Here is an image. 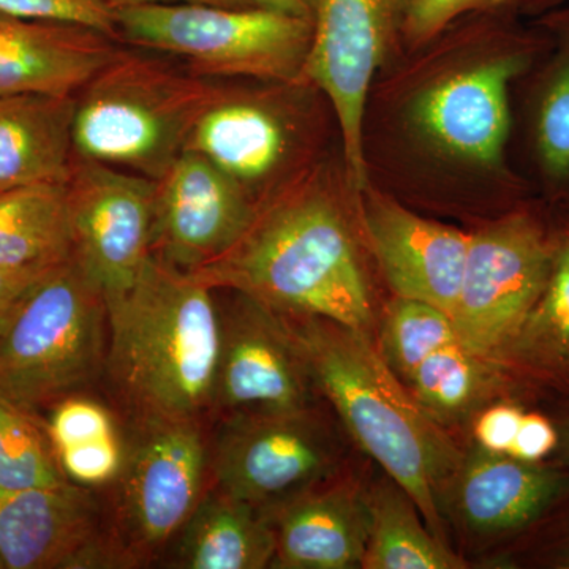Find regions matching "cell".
I'll use <instances>...</instances> for the list:
<instances>
[{
  "label": "cell",
  "mask_w": 569,
  "mask_h": 569,
  "mask_svg": "<svg viewBox=\"0 0 569 569\" xmlns=\"http://www.w3.org/2000/svg\"><path fill=\"white\" fill-rule=\"evenodd\" d=\"M369 531L365 569H463L466 560L452 552L426 526L413 498L385 475L367 489Z\"/></svg>",
  "instance_id": "cell-24"
},
{
  "label": "cell",
  "mask_w": 569,
  "mask_h": 569,
  "mask_svg": "<svg viewBox=\"0 0 569 569\" xmlns=\"http://www.w3.org/2000/svg\"><path fill=\"white\" fill-rule=\"evenodd\" d=\"M108 302L73 254L51 268L0 323V397L44 419L102 385Z\"/></svg>",
  "instance_id": "cell-5"
},
{
  "label": "cell",
  "mask_w": 569,
  "mask_h": 569,
  "mask_svg": "<svg viewBox=\"0 0 569 569\" xmlns=\"http://www.w3.org/2000/svg\"><path fill=\"white\" fill-rule=\"evenodd\" d=\"M538 22L549 43L520 78L523 149L542 201L569 216V7Z\"/></svg>",
  "instance_id": "cell-21"
},
{
  "label": "cell",
  "mask_w": 569,
  "mask_h": 569,
  "mask_svg": "<svg viewBox=\"0 0 569 569\" xmlns=\"http://www.w3.org/2000/svg\"><path fill=\"white\" fill-rule=\"evenodd\" d=\"M557 2H560V0H533V3H531V10L548 9L550 6H556Z\"/></svg>",
  "instance_id": "cell-38"
},
{
  "label": "cell",
  "mask_w": 569,
  "mask_h": 569,
  "mask_svg": "<svg viewBox=\"0 0 569 569\" xmlns=\"http://www.w3.org/2000/svg\"><path fill=\"white\" fill-rule=\"evenodd\" d=\"M59 264V263H58ZM51 266L37 268L3 269L0 268V323L9 317L11 310L24 298V295L47 274Z\"/></svg>",
  "instance_id": "cell-34"
},
{
  "label": "cell",
  "mask_w": 569,
  "mask_h": 569,
  "mask_svg": "<svg viewBox=\"0 0 569 569\" xmlns=\"http://www.w3.org/2000/svg\"><path fill=\"white\" fill-rule=\"evenodd\" d=\"M358 198L367 246L395 295L452 316L470 233L419 216L370 183Z\"/></svg>",
  "instance_id": "cell-17"
},
{
  "label": "cell",
  "mask_w": 569,
  "mask_h": 569,
  "mask_svg": "<svg viewBox=\"0 0 569 569\" xmlns=\"http://www.w3.org/2000/svg\"><path fill=\"white\" fill-rule=\"evenodd\" d=\"M257 208L208 159L183 151L153 181L151 257L198 271L241 238Z\"/></svg>",
  "instance_id": "cell-16"
},
{
  "label": "cell",
  "mask_w": 569,
  "mask_h": 569,
  "mask_svg": "<svg viewBox=\"0 0 569 569\" xmlns=\"http://www.w3.org/2000/svg\"><path fill=\"white\" fill-rule=\"evenodd\" d=\"M560 563L561 567L569 568V538L560 550Z\"/></svg>",
  "instance_id": "cell-39"
},
{
  "label": "cell",
  "mask_w": 569,
  "mask_h": 569,
  "mask_svg": "<svg viewBox=\"0 0 569 569\" xmlns=\"http://www.w3.org/2000/svg\"><path fill=\"white\" fill-rule=\"evenodd\" d=\"M557 449H560L561 458L569 466V418L559 429V447Z\"/></svg>",
  "instance_id": "cell-37"
},
{
  "label": "cell",
  "mask_w": 569,
  "mask_h": 569,
  "mask_svg": "<svg viewBox=\"0 0 569 569\" xmlns=\"http://www.w3.org/2000/svg\"><path fill=\"white\" fill-rule=\"evenodd\" d=\"M411 0H318L313 33L298 82L323 92L342 137L348 187L369 183L367 99L377 71L403 41Z\"/></svg>",
  "instance_id": "cell-10"
},
{
  "label": "cell",
  "mask_w": 569,
  "mask_h": 569,
  "mask_svg": "<svg viewBox=\"0 0 569 569\" xmlns=\"http://www.w3.org/2000/svg\"><path fill=\"white\" fill-rule=\"evenodd\" d=\"M69 481L44 419L0 397V490L50 488Z\"/></svg>",
  "instance_id": "cell-29"
},
{
  "label": "cell",
  "mask_w": 569,
  "mask_h": 569,
  "mask_svg": "<svg viewBox=\"0 0 569 569\" xmlns=\"http://www.w3.org/2000/svg\"><path fill=\"white\" fill-rule=\"evenodd\" d=\"M282 316L305 350L321 399L445 541V497L466 451L419 406L372 336L328 318Z\"/></svg>",
  "instance_id": "cell-3"
},
{
  "label": "cell",
  "mask_w": 569,
  "mask_h": 569,
  "mask_svg": "<svg viewBox=\"0 0 569 569\" xmlns=\"http://www.w3.org/2000/svg\"><path fill=\"white\" fill-rule=\"evenodd\" d=\"M118 43L86 26L0 13V97L74 96L116 54Z\"/></svg>",
  "instance_id": "cell-20"
},
{
  "label": "cell",
  "mask_w": 569,
  "mask_h": 569,
  "mask_svg": "<svg viewBox=\"0 0 569 569\" xmlns=\"http://www.w3.org/2000/svg\"><path fill=\"white\" fill-rule=\"evenodd\" d=\"M552 250V228L541 209L529 204L471 231L451 316L467 347L498 361L545 288Z\"/></svg>",
  "instance_id": "cell-9"
},
{
  "label": "cell",
  "mask_w": 569,
  "mask_h": 569,
  "mask_svg": "<svg viewBox=\"0 0 569 569\" xmlns=\"http://www.w3.org/2000/svg\"><path fill=\"white\" fill-rule=\"evenodd\" d=\"M0 560L9 569L126 568L102 493L71 481L0 490Z\"/></svg>",
  "instance_id": "cell-15"
},
{
  "label": "cell",
  "mask_w": 569,
  "mask_h": 569,
  "mask_svg": "<svg viewBox=\"0 0 569 569\" xmlns=\"http://www.w3.org/2000/svg\"><path fill=\"white\" fill-rule=\"evenodd\" d=\"M2 568H3L2 560H0V569H2Z\"/></svg>",
  "instance_id": "cell-40"
},
{
  "label": "cell",
  "mask_w": 569,
  "mask_h": 569,
  "mask_svg": "<svg viewBox=\"0 0 569 569\" xmlns=\"http://www.w3.org/2000/svg\"><path fill=\"white\" fill-rule=\"evenodd\" d=\"M533 0H411L403 41L411 48L432 43L460 18L478 13H516L531 10Z\"/></svg>",
  "instance_id": "cell-30"
},
{
  "label": "cell",
  "mask_w": 569,
  "mask_h": 569,
  "mask_svg": "<svg viewBox=\"0 0 569 569\" xmlns=\"http://www.w3.org/2000/svg\"><path fill=\"white\" fill-rule=\"evenodd\" d=\"M559 447V429L541 415L523 413L518 436L512 441L508 456L523 462H542Z\"/></svg>",
  "instance_id": "cell-33"
},
{
  "label": "cell",
  "mask_w": 569,
  "mask_h": 569,
  "mask_svg": "<svg viewBox=\"0 0 569 569\" xmlns=\"http://www.w3.org/2000/svg\"><path fill=\"white\" fill-rule=\"evenodd\" d=\"M74 96L0 97V192L63 183L74 162Z\"/></svg>",
  "instance_id": "cell-22"
},
{
  "label": "cell",
  "mask_w": 569,
  "mask_h": 569,
  "mask_svg": "<svg viewBox=\"0 0 569 569\" xmlns=\"http://www.w3.org/2000/svg\"><path fill=\"white\" fill-rule=\"evenodd\" d=\"M190 274L277 312L376 336L380 316L353 223L316 168L266 198L241 238Z\"/></svg>",
  "instance_id": "cell-1"
},
{
  "label": "cell",
  "mask_w": 569,
  "mask_h": 569,
  "mask_svg": "<svg viewBox=\"0 0 569 569\" xmlns=\"http://www.w3.org/2000/svg\"><path fill=\"white\" fill-rule=\"evenodd\" d=\"M301 82L224 88L194 126L186 151L208 159L253 201L309 171L310 132Z\"/></svg>",
  "instance_id": "cell-12"
},
{
  "label": "cell",
  "mask_w": 569,
  "mask_h": 569,
  "mask_svg": "<svg viewBox=\"0 0 569 569\" xmlns=\"http://www.w3.org/2000/svg\"><path fill=\"white\" fill-rule=\"evenodd\" d=\"M274 556L276 535L268 515L211 482L162 567L263 569L272 567Z\"/></svg>",
  "instance_id": "cell-23"
},
{
  "label": "cell",
  "mask_w": 569,
  "mask_h": 569,
  "mask_svg": "<svg viewBox=\"0 0 569 569\" xmlns=\"http://www.w3.org/2000/svg\"><path fill=\"white\" fill-rule=\"evenodd\" d=\"M222 91L216 81L137 48H119L74 93V156L156 181L186 151Z\"/></svg>",
  "instance_id": "cell-4"
},
{
  "label": "cell",
  "mask_w": 569,
  "mask_h": 569,
  "mask_svg": "<svg viewBox=\"0 0 569 569\" xmlns=\"http://www.w3.org/2000/svg\"><path fill=\"white\" fill-rule=\"evenodd\" d=\"M548 43L539 22L526 28L516 13H481L477 54L448 59L415 89L408 126L443 159L505 173L512 88Z\"/></svg>",
  "instance_id": "cell-6"
},
{
  "label": "cell",
  "mask_w": 569,
  "mask_h": 569,
  "mask_svg": "<svg viewBox=\"0 0 569 569\" xmlns=\"http://www.w3.org/2000/svg\"><path fill=\"white\" fill-rule=\"evenodd\" d=\"M213 290L220 336L212 425L242 415L318 407L320 392L287 318L239 291Z\"/></svg>",
  "instance_id": "cell-13"
},
{
  "label": "cell",
  "mask_w": 569,
  "mask_h": 569,
  "mask_svg": "<svg viewBox=\"0 0 569 569\" xmlns=\"http://www.w3.org/2000/svg\"><path fill=\"white\" fill-rule=\"evenodd\" d=\"M498 362L537 373L569 369V220L553 230L548 280Z\"/></svg>",
  "instance_id": "cell-27"
},
{
  "label": "cell",
  "mask_w": 569,
  "mask_h": 569,
  "mask_svg": "<svg viewBox=\"0 0 569 569\" xmlns=\"http://www.w3.org/2000/svg\"><path fill=\"white\" fill-rule=\"evenodd\" d=\"M508 370L462 340L430 355L403 381L410 395L438 425L459 426L496 400Z\"/></svg>",
  "instance_id": "cell-25"
},
{
  "label": "cell",
  "mask_w": 569,
  "mask_h": 569,
  "mask_svg": "<svg viewBox=\"0 0 569 569\" xmlns=\"http://www.w3.org/2000/svg\"><path fill=\"white\" fill-rule=\"evenodd\" d=\"M112 10L141 6H171V3H190V6L253 7L250 0H104Z\"/></svg>",
  "instance_id": "cell-36"
},
{
  "label": "cell",
  "mask_w": 569,
  "mask_h": 569,
  "mask_svg": "<svg viewBox=\"0 0 569 569\" xmlns=\"http://www.w3.org/2000/svg\"><path fill=\"white\" fill-rule=\"evenodd\" d=\"M366 492L340 473L266 512L276 535L271 568H362L369 531Z\"/></svg>",
  "instance_id": "cell-19"
},
{
  "label": "cell",
  "mask_w": 569,
  "mask_h": 569,
  "mask_svg": "<svg viewBox=\"0 0 569 569\" xmlns=\"http://www.w3.org/2000/svg\"><path fill=\"white\" fill-rule=\"evenodd\" d=\"M70 257L66 182L0 192V268L51 266Z\"/></svg>",
  "instance_id": "cell-26"
},
{
  "label": "cell",
  "mask_w": 569,
  "mask_h": 569,
  "mask_svg": "<svg viewBox=\"0 0 569 569\" xmlns=\"http://www.w3.org/2000/svg\"><path fill=\"white\" fill-rule=\"evenodd\" d=\"M568 492L563 471L473 445L449 485L445 519L475 537H500L526 529Z\"/></svg>",
  "instance_id": "cell-18"
},
{
  "label": "cell",
  "mask_w": 569,
  "mask_h": 569,
  "mask_svg": "<svg viewBox=\"0 0 569 569\" xmlns=\"http://www.w3.org/2000/svg\"><path fill=\"white\" fill-rule=\"evenodd\" d=\"M522 417V408L518 406L508 402L489 403L471 419L475 445L493 455H508L518 436Z\"/></svg>",
  "instance_id": "cell-32"
},
{
  "label": "cell",
  "mask_w": 569,
  "mask_h": 569,
  "mask_svg": "<svg viewBox=\"0 0 569 569\" xmlns=\"http://www.w3.org/2000/svg\"><path fill=\"white\" fill-rule=\"evenodd\" d=\"M373 340L392 372L406 381L430 355L460 339L449 313L396 296L378 318Z\"/></svg>",
  "instance_id": "cell-28"
},
{
  "label": "cell",
  "mask_w": 569,
  "mask_h": 569,
  "mask_svg": "<svg viewBox=\"0 0 569 569\" xmlns=\"http://www.w3.org/2000/svg\"><path fill=\"white\" fill-rule=\"evenodd\" d=\"M121 422V468L100 493L111 537L126 568H149L162 565L211 486L212 422Z\"/></svg>",
  "instance_id": "cell-7"
},
{
  "label": "cell",
  "mask_w": 569,
  "mask_h": 569,
  "mask_svg": "<svg viewBox=\"0 0 569 569\" xmlns=\"http://www.w3.org/2000/svg\"><path fill=\"white\" fill-rule=\"evenodd\" d=\"M318 0H250L258 9L277 11L290 17L305 18L313 22Z\"/></svg>",
  "instance_id": "cell-35"
},
{
  "label": "cell",
  "mask_w": 569,
  "mask_h": 569,
  "mask_svg": "<svg viewBox=\"0 0 569 569\" xmlns=\"http://www.w3.org/2000/svg\"><path fill=\"white\" fill-rule=\"evenodd\" d=\"M107 302L100 389L119 418L212 422L220 336L216 290L151 257L132 287Z\"/></svg>",
  "instance_id": "cell-2"
},
{
  "label": "cell",
  "mask_w": 569,
  "mask_h": 569,
  "mask_svg": "<svg viewBox=\"0 0 569 569\" xmlns=\"http://www.w3.org/2000/svg\"><path fill=\"white\" fill-rule=\"evenodd\" d=\"M119 43L173 56L208 78L298 82L313 22L258 7L171 3L114 10Z\"/></svg>",
  "instance_id": "cell-8"
},
{
  "label": "cell",
  "mask_w": 569,
  "mask_h": 569,
  "mask_svg": "<svg viewBox=\"0 0 569 569\" xmlns=\"http://www.w3.org/2000/svg\"><path fill=\"white\" fill-rule=\"evenodd\" d=\"M66 189L71 254L108 301L151 258L153 181L74 156Z\"/></svg>",
  "instance_id": "cell-14"
},
{
  "label": "cell",
  "mask_w": 569,
  "mask_h": 569,
  "mask_svg": "<svg viewBox=\"0 0 569 569\" xmlns=\"http://www.w3.org/2000/svg\"><path fill=\"white\" fill-rule=\"evenodd\" d=\"M342 470V440L318 407L242 415L212 425V485L261 511Z\"/></svg>",
  "instance_id": "cell-11"
},
{
  "label": "cell",
  "mask_w": 569,
  "mask_h": 569,
  "mask_svg": "<svg viewBox=\"0 0 569 569\" xmlns=\"http://www.w3.org/2000/svg\"><path fill=\"white\" fill-rule=\"evenodd\" d=\"M0 13L24 20L71 22L118 40L114 10L104 0H0Z\"/></svg>",
  "instance_id": "cell-31"
}]
</instances>
